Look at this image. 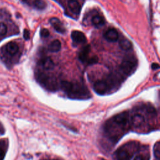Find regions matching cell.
<instances>
[{
    "label": "cell",
    "mask_w": 160,
    "mask_h": 160,
    "mask_svg": "<svg viewBox=\"0 0 160 160\" xmlns=\"http://www.w3.org/2000/svg\"><path fill=\"white\" fill-rule=\"evenodd\" d=\"M24 39H26V40H28V39H29V38H30V33H29V31H28V30H26V29H25V30L24 31Z\"/></svg>",
    "instance_id": "cb8c5ba5"
},
{
    "label": "cell",
    "mask_w": 160,
    "mask_h": 160,
    "mask_svg": "<svg viewBox=\"0 0 160 160\" xmlns=\"http://www.w3.org/2000/svg\"><path fill=\"white\" fill-rule=\"evenodd\" d=\"M5 156V152L2 149L0 148V160H3Z\"/></svg>",
    "instance_id": "d4e9b609"
},
{
    "label": "cell",
    "mask_w": 160,
    "mask_h": 160,
    "mask_svg": "<svg viewBox=\"0 0 160 160\" xmlns=\"http://www.w3.org/2000/svg\"><path fill=\"white\" fill-rule=\"evenodd\" d=\"M94 91L100 95H102L111 90L106 80H98L94 84Z\"/></svg>",
    "instance_id": "8992f818"
},
{
    "label": "cell",
    "mask_w": 160,
    "mask_h": 160,
    "mask_svg": "<svg viewBox=\"0 0 160 160\" xmlns=\"http://www.w3.org/2000/svg\"><path fill=\"white\" fill-rule=\"evenodd\" d=\"M61 43L58 39L54 40L49 45V50L51 52H58L61 49Z\"/></svg>",
    "instance_id": "2e32d148"
},
{
    "label": "cell",
    "mask_w": 160,
    "mask_h": 160,
    "mask_svg": "<svg viewBox=\"0 0 160 160\" xmlns=\"http://www.w3.org/2000/svg\"><path fill=\"white\" fill-rule=\"evenodd\" d=\"M38 81L41 84L51 91H54L56 89V83L55 79L44 73L38 74Z\"/></svg>",
    "instance_id": "5b68a950"
},
{
    "label": "cell",
    "mask_w": 160,
    "mask_h": 160,
    "mask_svg": "<svg viewBox=\"0 0 160 160\" xmlns=\"http://www.w3.org/2000/svg\"><path fill=\"white\" fill-rule=\"evenodd\" d=\"M98 61V58L97 56H93L92 58H89L87 61V63L89 64H95Z\"/></svg>",
    "instance_id": "603a6c76"
},
{
    "label": "cell",
    "mask_w": 160,
    "mask_h": 160,
    "mask_svg": "<svg viewBox=\"0 0 160 160\" xmlns=\"http://www.w3.org/2000/svg\"><path fill=\"white\" fill-rule=\"evenodd\" d=\"M19 50L18 46L14 42H9L6 46V51L9 54L13 56L15 55Z\"/></svg>",
    "instance_id": "9a60e30c"
},
{
    "label": "cell",
    "mask_w": 160,
    "mask_h": 160,
    "mask_svg": "<svg viewBox=\"0 0 160 160\" xmlns=\"http://www.w3.org/2000/svg\"><path fill=\"white\" fill-rule=\"evenodd\" d=\"M139 144L136 141L128 142L119 147L114 153L116 160H130L138 151Z\"/></svg>",
    "instance_id": "3957f363"
},
{
    "label": "cell",
    "mask_w": 160,
    "mask_h": 160,
    "mask_svg": "<svg viewBox=\"0 0 160 160\" xmlns=\"http://www.w3.org/2000/svg\"><path fill=\"white\" fill-rule=\"evenodd\" d=\"M119 45L120 48L124 51H128L132 48L131 42L126 38H122L120 39Z\"/></svg>",
    "instance_id": "4fadbf2b"
},
{
    "label": "cell",
    "mask_w": 160,
    "mask_h": 160,
    "mask_svg": "<svg viewBox=\"0 0 160 160\" xmlns=\"http://www.w3.org/2000/svg\"><path fill=\"white\" fill-rule=\"evenodd\" d=\"M131 128L130 117L126 111L118 114L108 121L104 125V131L108 138L117 142Z\"/></svg>",
    "instance_id": "7a4b0ae2"
},
{
    "label": "cell",
    "mask_w": 160,
    "mask_h": 160,
    "mask_svg": "<svg viewBox=\"0 0 160 160\" xmlns=\"http://www.w3.org/2000/svg\"><path fill=\"white\" fill-rule=\"evenodd\" d=\"M71 38L72 41L77 44L84 43L87 41L86 37L83 32L79 31H73L71 32Z\"/></svg>",
    "instance_id": "52a82bcc"
},
{
    "label": "cell",
    "mask_w": 160,
    "mask_h": 160,
    "mask_svg": "<svg viewBox=\"0 0 160 160\" xmlns=\"http://www.w3.org/2000/svg\"><path fill=\"white\" fill-rule=\"evenodd\" d=\"M151 68H152V69H158L160 68V66H159L158 64L154 62V63H152V64Z\"/></svg>",
    "instance_id": "484cf974"
},
{
    "label": "cell",
    "mask_w": 160,
    "mask_h": 160,
    "mask_svg": "<svg viewBox=\"0 0 160 160\" xmlns=\"http://www.w3.org/2000/svg\"><path fill=\"white\" fill-rule=\"evenodd\" d=\"M149 158L148 152H142L138 154L134 160H149Z\"/></svg>",
    "instance_id": "d6986e66"
},
{
    "label": "cell",
    "mask_w": 160,
    "mask_h": 160,
    "mask_svg": "<svg viewBox=\"0 0 160 160\" xmlns=\"http://www.w3.org/2000/svg\"><path fill=\"white\" fill-rule=\"evenodd\" d=\"M40 35L42 38H47L49 35V32L47 29L43 28L40 31Z\"/></svg>",
    "instance_id": "7402d4cb"
},
{
    "label": "cell",
    "mask_w": 160,
    "mask_h": 160,
    "mask_svg": "<svg viewBox=\"0 0 160 160\" xmlns=\"http://www.w3.org/2000/svg\"><path fill=\"white\" fill-rule=\"evenodd\" d=\"M158 117L155 108L151 104L139 107L130 117L131 128L139 132H145L153 128V122Z\"/></svg>",
    "instance_id": "6da1fadb"
},
{
    "label": "cell",
    "mask_w": 160,
    "mask_h": 160,
    "mask_svg": "<svg viewBox=\"0 0 160 160\" xmlns=\"http://www.w3.org/2000/svg\"><path fill=\"white\" fill-rule=\"evenodd\" d=\"M34 5L39 9H43L46 6V3L42 0H35L34 1Z\"/></svg>",
    "instance_id": "ffe728a7"
},
{
    "label": "cell",
    "mask_w": 160,
    "mask_h": 160,
    "mask_svg": "<svg viewBox=\"0 0 160 160\" xmlns=\"http://www.w3.org/2000/svg\"><path fill=\"white\" fill-rule=\"evenodd\" d=\"M72 84L73 83L68 81H62L61 82V88L65 92L68 94L72 88Z\"/></svg>",
    "instance_id": "e0dca14e"
},
{
    "label": "cell",
    "mask_w": 160,
    "mask_h": 160,
    "mask_svg": "<svg viewBox=\"0 0 160 160\" xmlns=\"http://www.w3.org/2000/svg\"><path fill=\"white\" fill-rule=\"evenodd\" d=\"M68 4L69 9L73 13L76 14H79L81 8L79 2L77 0H69Z\"/></svg>",
    "instance_id": "7c38bea8"
},
{
    "label": "cell",
    "mask_w": 160,
    "mask_h": 160,
    "mask_svg": "<svg viewBox=\"0 0 160 160\" xmlns=\"http://www.w3.org/2000/svg\"><path fill=\"white\" fill-rule=\"evenodd\" d=\"M118 31L114 29L111 28L107 30L104 34L105 39L110 42H114L118 39Z\"/></svg>",
    "instance_id": "9c48e42d"
},
{
    "label": "cell",
    "mask_w": 160,
    "mask_h": 160,
    "mask_svg": "<svg viewBox=\"0 0 160 160\" xmlns=\"http://www.w3.org/2000/svg\"><path fill=\"white\" fill-rule=\"evenodd\" d=\"M90 52V46L89 45H87L84 46L79 52V60L82 62H85L88 61L89 59V54Z\"/></svg>",
    "instance_id": "8fae6325"
},
{
    "label": "cell",
    "mask_w": 160,
    "mask_h": 160,
    "mask_svg": "<svg viewBox=\"0 0 160 160\" xmlns=\"http://www.w3.org/2000/svg\"><path fill=\"white\" fill-rule=\"evenodd\" d=\"M136 67L137 61L136 58L131 56L125 58L120 66L122 72L127 76H129L132 74L136 70Z\"/></svg>",
    "instance_id": "277c9868"
},
{
    "label": "cell",
    "mask_w": 160,
    "mask_h": 160,
    "mask_svg": "<svg viewBox=\"0 0 160 160\" xmlns=\"http://www.w3.org/2000/svg\"><path fill=\"white\" fill-rule=\"evenodd\" d=\"M7 32V26L3 22H0V36H4Z\"/></svg>",
    "instance_id": "44dd1931"
},
{
    "label": "cell",
    "mask_w": 160,
    "mask_h": 160,
    "mask_svg": "<svg viewBox=\"0 0 160 160\" xmlns=\"http://www.w3.org/2000/svg\"><path fill=\"white\" fill-rule=\"evenodd\" d=\"M154 154L158 160H160V141H158L154 146Z\"/></svg>",
    "instance_id": "ac0fdd59"
},
{
    "label": "cell",
    "mask_w": 160,
    "mask_h": 160,
    "mask_svg": "<svg viewBox=\"0 0 160 160\" xmlns=\"http://www.w3.org/2000/svg\"><path fill=\"white\" fill-rule=\"evenodd\" d=\"M49 22L57 32L59 33H64L65 32L66 29L59 19L56 18H52L50 19Z\"/></svg>",
    "instance_id": "ba28073f"
},
{
    "label": "cell",
    "mask_w": 160,
    "mask_h": 160,
    "mask_svg": "<svg viewBox=\"0 0 160 160\" xmlns=\"http://www.w3.org/2000/svg\"><path fill=\"white\" fill-rule=\"evenodd\" d=\"M39 62L40 66H42L44 69H46V70H51L54 66V64L51 58H48V57L42 58L39 61Z\"/></svg>",
    "instance_id": "30bf717a"
},
{
    "label": "cell",
    "mask_w": 160,
    "mask_h": 160,
    "mask_svg": "<svg viewBox=\"0 0 160 160\" xmlns=\"http://www.w3.org/2000/svg\"><path fill=\"white\" fill-rule=\"evenodd\" d=\"M91 21H92V24L97 28L103 26L105 23L104 18L100 15H96V16H93Z\"/></svg>",
    "instance_id": "5bb4252c"
}]
</instances>
